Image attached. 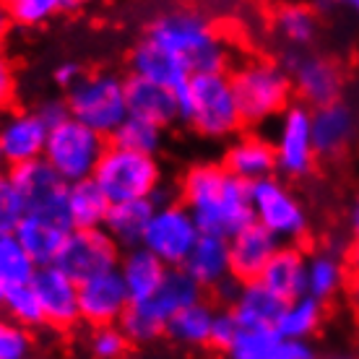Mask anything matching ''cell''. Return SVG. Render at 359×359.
I'll use <instances>...</instances> for the list:
<instances>
[{
	"mask_svg": "<svg viewBox=\"0 0 359 359\" xmlns=\"http://www.w3.org/2000/svg\"><path fill=\"white\" fill-rule=\"evenodd\" d=\"M3 315L13 320L16 325L27 328V331H34V328H42L45 325V313H42V305H39V297L32 289V284H21V287H8L6 289V297H3Z\"/></svg>",
	"mask_w": 359,
	"mask_h": 359,
	"instance_id": "e575fe53",
	"label": "cell"
},
{
	"mask_svg": "<svg viewBox=\"0 0 359 359\" xmlns=\"http://www.w3.org/2000/svg\"><path fill=\"white\" fill-rule=\"evenodd\" d=\"M128 65H130V76L159 83V86L172 91L185 89L188 81L193 79L188 65L182 63L180 57H175L172 53H167L162 45H156L154 39H149V36H141L133 45Z\"/></svg>",
	"mask_w": 359,
	"mask_h": 359,
	"instance_id": "d6986e66",
	"label": "cell"
},
{
	"mask_svg": "<svg viewBox=\"0 0 359 359\" xmlns=\"http://www.w3.org/2000/svg\"><path fill=\"white\" fill-rule=\"evenodd\" d=\"M325 320V305L313 299L310 294L297 297L292 302L284 305L281 315L276 320V333L281 339H292V341H310L315 333L320 331Z\"/></svg>",
	"mask_w": 359,
	"mask_h": 359,
	"instance_id": "1f68e13d",
	"label": "cell"
},
{
	"mask_svg": "<svg viewBox=\"0 0 359 359\" xmlns=\"http://www.w3.org/2000/svg\"><path fill=\"white\" fill-rule=\"evenodd\" d=\"M164 128L146 123L141 117H128L123 126L117 128L115 135L109 138V146L126 149L133 154H144V156H156L164 149Z\"/></svg>",
	"mask_w": 359,
	"mask_h": 359,
	"instance_id": "836d02e7",
	"label": "cell"
},
{
	"mask_svg": "<svg viewBox=\"0 0 359 359\" xmlns=\"http://www.w3.org/2000/svg\"><path fill=\"white\" fill-rule=\"evenodd\" d=\"M237 292H240V281H237V278L232 276V278H226L224 284H219V287H216L214 292H211V294H214V302H216V305L232 307Z\"/></svg>",
	"mask_w": 359,
	"mask_h": 359,
	"instance_id": "7dc6e473",
	"label": "cell"
},
{
	"mask_svg": "<svg viewBox=\"0 0 359 359\" xmlns=\"http://www.w3.org/2000/svg\"><path fill=\"white\" fill-rule=\"evenodd\" d=\"M6 289H8V284H6V278L0 276V307H3V297H6Z\"/></svg>",
	"mask_w": 359,
	"mask_h": 359,
	"instance_id": "f5cc1de1",
	"label": "cell"
},
{
	"mask_svg": "<svg viewBox=\"0 0 359 359\" xmlns=\"http://www.w3.org/2000/svg\"><path fill=\"white\" fill-rule=\"evenodd\" d=\"M6 167H8V164H6V159H3V151H0V172H8Z\"/></svg>",
	"mask_w": 359,
	"mask_h": 359,
	"instance_id": "9f6ffc18",
	"label": "cell"
},
{
	"mask_svg": "<svg viewBox=\"0 0 359 359\" xmlns=\"http://www.w3.org/2000/svg\"><path fill=\"white\" fill-rule=\"evenodd\" d=\"M271 29H273V36L281 45L305 50L318 36V16L307 6H297V3L281 6L271 18Z\"/></svg>",
	"mask_w": 359,
	"mask_h": 359,
	"instance_id": "d6a6232c",
	"label": "cell"
},
{
	"mask_svg": "<svg viewBox=\"0 0 359 359\" xmlns=\"http://www.w3.org/2000/svg\"><path fill=\"white\" fill-rule=\"evenodd\" d=\"M107 146V138H102L91 128L81 126L79 120L71 117L63 126L50 130L42 159L57 172V177L65 185H76V182L94 177Z\"/></svg>",
	"mask_w": 359,
	"mask_h": 359,
	"instance_id": "9c48e42d",
	"label": "cell"
},
{
	"mask_svg": "<svg viewBox=\"0 0 359 359\" xmlns=\"http://www.w3.org/2000/svg\"><path fill=\"white\" fill-rule=\"evenodd\" d=\"M201 240L196 219L180 201L156 206L151 222L146 226L141 248L156 255L167 269H182L196 243Z\"/></svg>",
	"mask_w": 359,
	"mask_h": 359,
	"instance_id": "8fae6325",
	"label": "cell"
},
{
	"mask_svg": "<svg viewBox=\"0 0 359 359\" xmlns=\"http://www.w3.org/2000/svg\"><path fill=\"white\" fill-rule=\"evenodd\" d=\"M229 83L245 128H261L278 120L294 94L287 68L271 57L240 60L229 71Z\"/></svg>",
	"mask_w": 359,
	"mask_h": 359,
	"instance_id": "3957f363",
	"label": "cell"
},
{
	"mask_svg": "<svg viewBox=\"0 0 359 359\" xmlns=\"http://www.w3.org/2000/svg\"><path fill=\"white\" fill-rule=\"evenodd\" d=\"M91 180L107 196L109 203L154 201V196L164 185V170L156 156H144L117 146H107Z\"/></svg>",
	"mask_w": 359,
	"mask_h": 359,
	"instance_id": "52a82bcc",
	"label": "cell"
},
{
	"mask_svg": "<svg viewBox=\"0 0 359 359\" xmlns=\"http://www.w3.org/2000/svg\"><path fill=\"white\" fill-rule=\"evenodd\" d=\"M216 307L208 299H201L196 305L185 307L170 320L164 336L177 346L188 349H206L211 341V325H214Z\"/></svg>",
	"mask_w": 359,
	"mask_h": 359,
	"instance_id": "4dcf8cb0",
	"label": "cell"
},
{
	"mask_svg": "<svg viewBox=\"0 0 359 359\" xmlns=\"http://www.w3.org/2000/svg\"><path fill=\"white\" fill-rule=\"evenodd\" d=\"M86 354L89 359H128L133 344L128 341L120 325H97L86 333Z\"/></svg>",
	"mask_w": 359,
	"mask_h": 359,
	"instance_id": "74e56055",
	"label": "cell"
},
{
	"mask_svg": "<svg viewBox=\"0 0 359 359\" xmlns=\"http://www.w3.org/2000/svg\"><path fill=\"white\" fill-rule=\"evenodd\" d=\"M203 292H214L219 284H224L226 278H232V258H229V240L222 237H208L201 234L193 252L182 266Z\"/></svg>",
	"mask_w": 359,
	"mask_h": 359,
	"instance_id": "cb8c5ba5",
	"label": "cell"
},
{
	"mask_svg": "<svg viewBox=\"0 0 359 359\" xmlns=\"http://www.w3.org/2000/svg\"><path fill=\"white\" fill-rule=\"evenodd\" d=\"M346 294H349V302L354 307V313L359 315V269L349 276V284H346Z\"/></svg>",
	"mask_w": 359,
	"mask_h": 359,
	"instance_id": "681fc988",
	"label": "cell"
},
{
	"mask_svg": "<svg viewBox=\"0 0 359 359\" xmlns=\"http://www.w3.org/2000/svg\"><path fill=\"white\" fill-rule=\"evenodd\" d=\"M68 232H71V226L60 224L55 219L27 214L21 219V224L16 226L13 237L27 250L36 269H45V266H55L65 240H68Z\"/></svg>",
	"mask_w": 359,
	"mask_h": 359,
	"instance_id": "603a6c76",
	"label": "cell"
},
{
	"mask_svg": "<svg viewBox=\"0 0 359 359\" xmlns=\"http://www.w3.org/2000/svg\"><path fill=\"white\" fill-rule=\"evenodd\" d=\"M180 120L206 141H232L243 133L229 73H198L177 91Z\"/></svg>",
	"mask_w": 359,
	"mask_h": 359,
	"instance_id": "277c9868",
	"label": "cell"
},
{
	"mask_svg": "<svg viewBox=\"0 0 359 359\" xmlns=\"http://www.w3.org/2000/svg\"><path fill=\"white\" fill-rule=\"evenodd\" d=\"M154 201H128V203H112L109 214L104 219V232L115 240V245L120 250H130L144 243L146 226L151 222Z\"/></svg>",
	"mask_w": 359,
	"mask_h": 359,
	"instance_id": "83f0119b",
	"label": "cell"
},
{
	"mask_svg": "<svg viewBox=\"0 0 359 359\" xmlns=\"http://www.w3.org/2000/svg\"><path fill=\"white\" fill-rule=\"evenodd\" d=\"M269 359H318L313 341H292V339H278L276 349Z\"/></svg>",
	"mask_w": 359,
	"mask_h": 359,
	"instance_id": "f6af8a7d",
	"label": "cell"
},
{
	"mask_svg": "<svg viewBox=\"0 0 359 359\" xmlns=\"http://www.w3.org/2000/svg\"><path fill=\"white\" fill-rule=\"evenodd\" d=\"M34 349L32 331L0 315V359H29Z\"/></svg>",
	"mask_w": 359,
	"mask_h": 359,
	"instance_id": "ab89813d",
	"label": "cell"
},
{
	"mask_svg": "<svg viewBox=\"0 0 359 359\" xmlns=\"http://www.w3.org/2000/svg\"><path fill=\"white\" fill-rule=\"evenodd\" d=\"M71 117L102 138H112L128 117L126 79L112 71H91L71 91H65Z\"/></svg>",
	"mask_w": 359,
	"mask_h": 359,
	"instance_id": "8992f818",
	"label": "cell"
},
{
	"mask_svg": "<svg viewBox=\"0 0 359 359\" xmlns=\"http://www.w3.org/2000/svg\"><path fill=\"white\" fill-rule=\"evenodd\" d=\"M271 144L276 154V172L287 180L307 177L318 162L313 144V109L302 102H292L276 120Z\"/></svg>",
	"mask_w": 359,
	"mask_h": 359,
	"instance_id": "30bf717a",
	"label": "cell"
},
{
	"mask_svg": "<svg viewBox=\"0 0 359 359\" xmlns=\"http://www.w3.org/2000/svg\"><path fill=\"white\" fill-rule=\"evenodd\" d=\"M34 112L39 115V120L45 123L50 130L57 126H63L65 120H71V109L65 97H45L34 104Z\"/></svg>",
	"mask_w": 359,
	"mask_h": 359,
	"instance_id": "ee69618b",
	"label": "cell"
},
{
	"mask_svg": "<svg viewBox=\"0 0 359 359\" xmlns=\"http://www.w3.org/2000/svg\"><path fill=\"white\" fill-rule=\"evenodd\" d=\"M27 216V206L13 188L8 172H0V234H13L21 219Z\"/></svg>",
	"mask_w": 359,
	"mask_h": 359,
	"instance_id": "60d3db41",
	"label": "cell"
},
{
	"mask_svg": "<svg viewBox=\"0 0 359 359\" xmlns=\"http://www.w3.org/2000/svg\"><path fill=\"white\" fill-rule=\"evenodd\" d=\"M50 128L34 109H13L0 117V151L8 170L45 156Z\"/></svg>",
	"mask_w": 359,
	"mask_h": 359,
	"instance_id": "2e32d148",
	"label": "cell"
},
{
	"mask_svg": "<svg viewBox=\"0 0 359 359\" xmlns=\"http://www.w3.org/2000/svg\"><path fill=\"white\" fill-rule=\"evenodd\" d=\"M36 273L34 261L27 255V250L18 245L13 234H0V276L6 278L8 287L32 284Z\"/></svg>",
	"mask_w": 359,
	"mask_h": 359,
	"instance_id": "d590c367",
	"label": "cell"
},
{
	"mask_svg": "<svg viewBox=\"0 0 359 359\" xmlns=\"http://www.w3.org/2000/svg\"><path fill=\"white\" fill-rule=\"evenodd\" d=\"M252 222L281 245H299L310 234V216L302 198L284 180L269 177L250 185Z\"/></svg>",
	"mask_w": 359,
	"mask_h": 359,
	"instance_id": "ba28073f",
	"label": "cell"
},
{
	"mask_svg": "<svg viewBox=\"0 0 359 359\" xmlns=\"http://www.w3.org/2000/svg\"><path fill=\"white\" fill-rule=\"evenodd\" d=\"M276 328H240L232 346L224 351L226 359H269L278 344Z\"/></svg>",
	"mask_w": 359,
	"mask_h": 359,
	"instance_id": "8d00e7d4",
	"label": "cell"
},
{
	"mask_svg": "<svg viewBox=\"0 0 359 359\" xmlns=\"http://www.w3.org/2000/svg\"><path fill=\"white\" fill-rule=\"evenodd\" d=\"M8 177L13 182V188L18 190L21 201H24L27 214L47 216V219H55L60 224L71 226L68 224V214H65L68 185L57 177V172L45 159L13 167V170H8Z\"/></svg>",
	"mask_w": 359,
	"mask_h": 359,
	"instance_id": "4fadbf2b",
	"label": "cell"
},
{
	"mask_svg": "<svg viewBox=\"0 0 359 359\" xmlns=\"http://www.w3.org/2000/svg\"><path fill=\"white\" fill-rule=\"evenodd\" d=\"M284 305L287 302L278 299L263 281H248L240 284V292L229 310L234 313L240 328H276Z\"/></svg>",
	"mask_w": 359,
	"mask_h": 359,
	"instance_id": "4316f807",
	"label": "cell"
},
{
	"mask_svg": "<svg viewBox=\"0 0 359 359\" xmlns=\"http://www.w3.org/2000/svg\"><path fill=\"white\" fill-rule=\"evenodd\" d=\"M177 201L208 237L232 240L252 224L250 185L232 177L222 162L190 164L177 182Z\"/></svg>",
	"mask_w": 359,
	"mask_h": 359,
	"instance_id": "6da1fadb",
	"label": "cell"
},
{
	"mask_svg": "<svg viewBox=\"0 0 359 359\" xmlns=\"http://www.w3.org/2000/svg\"><path fill=\"white\" fill-rule=\"evenodd\" d=\"M222 167L248 185L276 177V154L271 138L258 130H243L234 135L222 154Z\"/></svg>",
	"mask_w": 359,
	"mask_h": 359,
	"instance_id": "ac0fdd59",
	"label": "cell"
},
{
	"mask_svg": "<svg viewBox=\"0 0 359 359\" xmlns=\"http://www.w3.org/2000/svg\"><path fill=\"white\" fill-rule=\"evenodd\" d=\"M83 68L76 60H63V63H57L53 68V81L60 86V89H65V91H71L76 83L81 81L83 79Z\"/></svg>",
	"mask_w": 359,
	"mask_h": 359,
	"instance_id": "bcb514c9",
	"label": "cell"
},
{
	"mask_svg": "<svg viewBox=\"0 0 359 359\" xmlns=\"http://www.w3.org/2000/svg\"><path fill=\"white\" fill-rule=\"evenodd\" d=\"M18 79H16V65L11 60V55L0 45V115H6L8 107L16 99Z\"/></svg>",
	"mask_w": 359,
	"mask_h": 359,
	"instance_id": "7bdbcfd3",
	"label": "cell"
},
{
	"mask_svg": "<svg viewBox=\"0 0 359 359\" xmlns=\"http://www.w3.org/2000/svg\"><path fill=\"white\" fill-rule=\"evenodd\" d=\"M203 297V289L185 273L182 269H170L164 276L162 287L156 294L149 297L146 302H135L128 307V313L120 320V328L128 336L133 346H146V344L162 339L170 320L185 307L196 305Z\"/></svg>",
	"mask_w": 359,
	"mask_h": 359,
	"instance_id": "5b68a950",
	"label": "cell"
},
{
	"mask_svg": "<svg viewBox=\"0 0 359 359\" xmlns=\"http://www.w3.org/2000/svg\"><path fill=\"white\" fill-rule=\"evenodd\" d=\"M167 271L170 269L146 248H141V245L130 248V250H123L120 263H117V273L123 276V284H126L128 297H130V305L146 302L149 297L156 294V289L162 287Z\"/></svg>",
	"mask_w": 359,
	"mask_h": 359,
	"instance_id": "d4e9b609",
	"label": "cell"
},
{
	"mask_svg": "<svg viewBox=\"0 0 359 359\" xmlns=\"http://www.w3.org/2000/svg\"><path fill=\"white\" fill-rule=\"evenodd\" d=\"M325 359H359L357 354H333V357H325Z\"/></svg>",
	"mask_w": 359,
	"mask_h": 359,
	"instance_id": "db71d44e",
	"label": "cell"
},
{
	"mask_svg": "<svg viewBox=\"0 0 359 359\" xmlns=\"http://www.w3.org/2000/svg\"><path fill=\"white\" fill-rule=\"evenodd\" d=\"M261 281L284 302L307 294V255L299 245H281L269 269L263 271Z\"/></svg>",
	"mask_w": 359,
	"mask_h": 359,
	"instance_id": "484cf974",
	"label": "cell"
},
{
	"mask_svg": "<svg viewBox=\"0 0 359 359\" xmlns=\"http://www.w3.org/2000/svg\"><path fill=\"white\" fill-rule=\"evenodd\" d=\"M349 234H351V261L359 269V198L349 211Z\"/></svg>",
	"mask_w": 359,
	"mask_h": 359,
	"instance_id": "c3c4849f",
	"label": "cell"
},
{
	"mask_svg": "<svg viewBox=\"0 0 359 359\" xmlns=\"http://www.w3.org/2000/svg\"><path fill=\"white\" fill-rule=\"evenodd\" d=\"M123 250L104 229H71L55 266L76 284L117 271Z\"/></svg>",
	"mask_w": 359,
	"mask_h": 359,
	"instance_id": "7c38bea8",
	"label": "cell"
},
{
	"mask_svg": "<svg viewBox=\"0 0 359 359\" xmlns=\"http://www.w3.org/2000/svg\"><path fill=\"white\" fill-rule=\"evenodd\" d=\"M349 284L346 263L336 250L323 248L307 255V294L318 302H328Z\"/></svg>",
	"mask_w": 359,
	"mask_h": 359,
	"instance_id": "f1b7e54d",
	"label": "cell"
},
{
	"mask_svg": "<svg viewBox=\"0 0 359 359\" xmlns=\"http://www.w3.org/2000/svg\"><path fill=\"white\" fill-rule=\"evenodd\" d=\"M29 359H36V357H29Z\"/></svg>",
	"mask_w": 359,
	"mask_h": 359,
	"instance_id": "6f0895ef",
	"label": "cell"
},
{
	"mask_svg": "<svg viewBox=\"0 0 359 359\" xmlns=\"http://www.w3.org/2000/svg\"><path fill=\"white\" fill-rule=\"evenodd\" d=\"M354 133H357V117L349 104L333 102L313 109V144L318 156L333 159L344 154L349 149Z\"/></svg>",
	"mask_w": 359,
	"mask_h": 359,
	"instance_id": "7402d4cb",
	"label": "cell"
},
{
	"mask_svg": "<svg viewBox=\"0 0 359 359\" xmlns=\"http://www.w3.org/2000/svg\"><path fill=\"white\" fill-rule=\"evenodd\" d=\"M126 99H128V115L141 117L146 123H154L159 128L175 126L180 120V102L177 91L164 89L159 83H151L138 76L126 79Z\"/></svg>",
	"mask_w": 359,
	"mask_h": 359,
	"instance_id": "44dd1931",
	"label": "cell"
},
{
	"mask_svg": "<svg viewBox=\"0 0 359 359\" xmlns=\"http://www.w3.org/2000/svg\"><path fill=\"white\" fill-rule=\"evenodd\" d=\"M128 307H130V297H128L123 276L117 271H109V273H102V276L79 284L81 323H86L89 328L117 325L128 313Z\"/></svg>",
	"mask_w": 359,
	"mask_h": 359,
	"instance_id": "e0dca14e",
	"label": "cell"
},
{
	"mask_svg": "<svg viewBox=\"0 0 359 359\" xmlns=\"http://www.w3.org/2000/svg\"><path fill=\"white\" fill-rule=\"evenodd\" d=\"M149 39L180 57L193 76L198 73H229L232 47L216 21L196 8L164 11L146 27Z\"/></svg>",
	"mask_w": 359,
	"mask_h": 359,
	"instance_id": "7a4b0ae2",
	"label": "cell"
},
{
	"mask_svg": "<svg viewBox=\"0 0 359 359\" xmlns=\"http://www.w3.org/2000/svg\"><path fill=\"white\" fill-rule=\"evenodd\" d=\"M8 13L13 27L39 29L63 11H60V0H11Z\"/></svg>",
	"mask_w": 359,
	"mask_h": 359,
	"instance_id": "f35d334b",
	"label": "cell"
},
{
	"mask_svg": "<svg viewBox=\"0 0 359 359\" xmlns=\"http://www.w3.org/2000/svg\"><path fill=\"white\" fill-rule=\"evenodd\" d=\"M11 29H13V21H11V13H8V3H0V45L8 36Z\"/></svg>",
	"mask_w": 359,
	"mask_h": 359,
	"instance_id": "f907efd6",
	"label": "cell"
},
{
	"mask_svg": "<svg viewBox=\"0 0 359 359\" xmlns=\"http://www.w3.org/2000/svg\"><path fill=\"white\" fill-rule=\"evenodd\" d=\"M237 333H240V323H237V318H234L232 310H229V307H216L208 346L216 351H226L229 346H232Z\"/></svg>",
	"mask_w": 359,
	"mask_h": 359,
	"instance_id": "b9f144b4",
	"label": "cell"
},
{
	"mask_svg": "<svg viewBox=\"0 0 359 359\" xmlns=\"http://www.w3.org/2000/svg\"><path fill=\"white\" fill-rule=\"evenodd\" d=\"M107 196L99 190L94 180H83L76 185H68V203H65V214H68V224L71 229H102L104 219L109 214Z\"/></svg>",
	"mask_w": 359,
	"mask_h": 359,
	"instance_id": "f546056e",
	"label": "cell"
},
{
	"mask_svg": "<svg viewBox=\"0 0 359 359\" xmlns=\"http://www.w3.org/2000/svg\"><path fill=\"white\" fill-rule=\"evenodd\" d=\"M281 243L273 234H269L261 224L252 222L240 234L229 240V258H232V276L240 284L261 281L263 271L269 269L273 255L278 252Z\"/></svg>",
	"mask_w": 359,
	"mask_h": 359,
	"instance_id": "ffe728a7",
	"label": "cell"
},
{
	"mask_svg": "<svg viewBox=\"0 0 359 359\" xmlns=\"http://www.w3.org/2000/svg\"><path fill=\"white\" fill-rule=\"evenodd\" d=\"M349 8L357 13V18H359V0H354V3H349Z\"/></svg>",
	"mask_w": 359,
	"mask_h": 359,
	"instance_id": "11a10c76",
	"label": "cell"
},
{
	"mask_svg": "<svg viewBox=\"0 0 359 359\" xmlns=\"http://www.w3.org/2000/svg\"><path fill=\"white\" fill-rule=\"evenodd\" d=\"M81 8V3H76V0H60V11H79Z\"/></svg>",
	"mask_w": 359,
	"mask_h": 359,
	"instance_id": "816d5d0a",
	"label": "cell"
},
{
	"mask_svg": "<svg viewBox=\"0 0 359 359\" xmlns=\"http://www.w3.org/2000/svg\"><path fill=\"white\" fill-rule=\"evenodd\" d=\"M284 68L305 107L318 109L333 102H341L344 73L331 57L313 53H289Z\"/></svg>",
	"mask_w": 359,
	"mask_h": 359,
	"instance_id": "5bb4252c",
	"label": "cell"
},
{
	"mask_svg": "<svg viewBox=\"0 0 359 359\" xmlns=\"http://www.w3.org/2000/svg\"><path fill=\"white\" fill-rule=\"evenodd\" d=\"M32 289L39 297V305L45 313V325L57 331H71L81 323L79 310V284L71 276H65L57 266L36 269L32 278Z\"/></svg>",
	"mask_w": 359,
	"mask_h": 359,
	"instance_id": "9a60e30c",
	"label": "cell"
}]
</instances>
